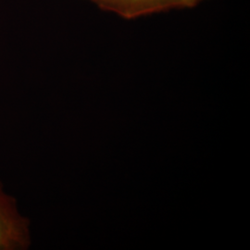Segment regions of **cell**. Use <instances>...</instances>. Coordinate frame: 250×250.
Returning <instances> with one entry per match:
<instances>
[{
  "label": "cell",
  "mask_w": 250,
  "mask_h": 250,
  "mask_svg": "<svg viewBox=\"0 0 250 250\" xmlns=\"http://www.w3.org/2000/svg\"><path fill=\"white\" fill-rule=\"evenodd\" d=\"M30 245L29 221L19 212L16 200L0 184V250H24Z\"/></svg>",
  "instance_id": "6da1fadb"
},
{
  "label": "cell",
  "mask_w": 250,
  "mask_h": 250,
  "mask_svg": "<svg viewBox=\"0 0 250 250\" xmlns=\"http://www.w3.org/2000/svg\"><path fill=\"white\" fill-rule=\"evenodd\" d=\"M100 9L125 19H135L171 9L194 8L200 0H92Z\"/></svg>",
  "instance_id": "7a4b0ae2"
},
{
  "label": "cell",
  "mask_w": 250,
  "mask_h": 250,
  "mask_svg": "<svg viewBox=\"0 0 250 250\" xmlns=\"http://www.w3.org/2000/svg\"><path fill=\"white\" fill-rule=\"evenodd\" d=\"M202 1H203V0H200V2H202Z\"/></svg>",
  "instance_id": "3957f363"
}]
</instances>
